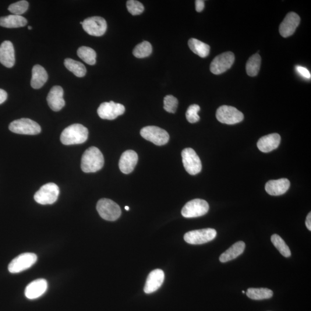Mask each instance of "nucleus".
<instances>
[{"label": "nucleus", "mask_w": 311, "mask_h": 311, "mask_svg": "<svg viewBox=\"0 0 311 311\" xmlns=\"http://www.w3.org/2000/svg\"><path fill=\"white\" fill-rule=\"evenodd\" d=\"M138 155L135 151L128 150L123 153L120 158L119 167L120 170L125 174L132 172L138 162Z\"/></svg>", "instance_id": "19"}, {"label": "nucleus", "mask_w": 311, "mask_h": 311, "mask_svg": "<svg viewBox=\"0 0 311 311\" xmlns=\"http://www.w3.org/2000/svg\"><path fill=\"white\" fill-rule=\"evenodd\" d=\"M98 213L104 220L114 221L121 216V209L114 201L103 199L98 201L97 206Z\"/></svg>", "instance_id": "3"}, {"label": "nucleus", "mask_w": 311, "mask_h": 311, "mask_svg": "<svg viewBox=\"0 0 311 311\" xmlns=\"http://www.w3.org/2000/svg\"><path fill=\"white\" fill-rule=\"evenodd\" d=\"M281 137L280 134L273 133L261 137L258 141L257 147L262 153H268L274 151L280 146Z\"/></svg>", "instance_id": "20"}, {"label": "nucleus", "mask_w": 311, "mask_h": 311, "mask_svg": "<svg viewBox=\"0 0 311 311\" xmlns=\"http://www.w3.org/2000/svg\"><path fill=\"white\" fill-rule=\"evenodd\" d=\"M63 90L61 87H53L48 95L47 101L49 107L54 111H59L64 107L65 102L63 98Z\"/></svg>", "instance_id": "18"}, {"label": "nucleus", "mask_w": 311, "mask_h": 311, "mask_svg": "<svg viewBox=\"0 0 311 311\" xmlns=\"http://www.w3.org/2000/svg\"><path fill=\"white\" fill-rule=\"evenodd\" d=\"M188 45L190 50L201 58H206L209 54V46L197 39L191 38L188 42Z\"/></svg>", "instance_id": "26"}, {"label": "nucleus", "mask_w": 311, "mask_h": 311, "mask_svg": "<svg viewBox=\"0 0 311 311\" xmlns=\"http://www.w3.org/2000/svg\"><path fill=\"white\" fill-rule=\"evenodd\" d=\"M125 210H129V207H127V206L125 207Z\"/></svg>", "instance_id": "41"}, {"label": "nucleus", "mask_w": 311, "mask_h": 311, "mask_svg": "<svg viewBox=\"0 0 311 311\" xmlns=\"http://www.w3.org/2000/svg\"><path fill=\"white\" fill-rule=\"evenodd\" d=\"M29 6V3L25 0L12 3L8 7V10L13 15L21 16L25 13Z\"/></svg>", "instance_id": "33"}, {"label": "nucleus", "mask_w": 311, "mask_h": 311, "mask_svg": "<svg viewBox=\"0 0 311 311\" xmlns=\"http://www.w3.org/2000/svg\"><path fill=\"white\" fill-rule=\"evenodd\" d=\"M209 208L206 201L195 199L189 201L182 208V214L184 217L195 218L206 215Z\"/></svg>", "instance_id": "11"}, {"label": "nucleus", "mask_w": 311, "mask_h": 311, "mask_svg": "<svg viewBox=\"0 0 311 311\" xmlns=\"http://www.w3.org/2000/svg\"><path fill=\"white\" fill-rule=\"evenodd\" d=\"M27 20L22 16L10 15L0 17V26L8 28H19L27 25Z\"/></svg>", "instance_id": "25"}, {"label": "nucleus", "mask_w": 311, "mask_h": 311, "mask_svg": "<svg viewBox=\"0 0 311 311\" xmlns=\"http://www.w3.org/2000/svg\"><path fill=\"white\" fill-rule=\"evenodd\" d=\"M200 110V107L197 104H192L189 106L186 113V116L187 121L191 123H194L199 122L200 119V116L198 113Z\"/></svg>", "instance_id": "34"}, {"label": "nucleus", "mask_w": 311, "mask_h": 311, "mask_svg": "<svg viewBox=\"0 0 311 311\" xmlns=\"http://www.w3.org/2000/svg\"><path fill=\"white\" fill-rule=\"evenodd\" d=\"M104 160L103 154L98 148H88L81 158V167L86 173L96 172L103 168Z\"/></svg>", "instance_id": "1"}, {"label": "nucleus", "mask_w": 311, "mask_h": 311, "mask_svg": "<svg viewBox=\"0 0 311 311\" xmlns=\"http://www.w3.org/2000/svg\"><path fill=\"white\" fill-rule=\"evenodd\" d=\"M296 70L297 72H298L300 76H302L307 79H311V73L309 72V70L305 68V67H303L301 66H296Z\"/></svg>", "instance_id": "37"}, {"label": "nucleus", "mask_w": 311, "mask_h": 311, "mask_svg": "<svg viewBox=\"0 0 311 311\" xmlns=\"http://www.w3.org/2000/svg\"><path fill=\"white\" fill-rule=\"evenodd\" d=\"M153 52V47L149 42L144 41L134 49L133 54L138 58L148 57Z\"/></svg>", "instance_id": "32"}, {"label": "nucleus", "mask_w": 311, "mask_h": 311, "mask_svg": "<svg viewBox=\"0 0 311 311\" xmlns=\"http://www.w3.org/2000/svg\"><path fill=\"white\" fill-rule=\"evenodd\" d=\"M184 167L189 174L195 175L201 171L202 163L199 156L192 148H186L182 153Z\"/></svg>", "instance_id": "10"}, {"label": "nucleus", "mask_w": 311, "mask_h": 311, "mask_svg": "<svg viewBox=\"0 0 311 311\" xmlns=\"http://www.w3.org/2000/svg\"><path fill=\"white\" fill-rule=\"evenodd\" d=\"M9 129L13 133L26 135H37L41 132L40 125L28 118L15 120L10 123Z\"/></svg>", "instance_id": "5"}, {"label": "nucleus", "mask_w": 311, "mask_h": 311, "mask_svg": "<svg viewBox=\"0 0 311 311\" xmlns=\"http://www.w3.org/2000/svg\"><path fill=\"white\" fill-rule=\"evenodd\" d=\"M205 2L203 0H197L196 1V9L197 12H202L204 9Z\"/></svg>", "instance_id": "38"}, {"label": "nucleus", "mask_w": 311, "mask_h": 311, "mask_svg": "<svg viewBox=\"0 0 311 311\" xmlns=\"http://www.w3.org/2000/svg\"><path fill=\"white\" fill-rule=\"evenodd\" d=\"M88 130L82 125L76 123L67 127L61 134V143L65 146L83 144L87 140Z\"/></svg>", "instance_id": "2"}, {"label": "nucleus", "mask_w": 311, "mask_h": 311, "mask_svg": "<svg viewBox=\"0 0 311 311\" xmlns=\"http://www.w3.org/2000/svg\"><path fill=\"white\" fill-rule=\"evenodd\" d=\"M48 79L47 70L40 65H36L32 70L31 86L34 89H40L44 86Z\"/></svg>", "instance_id": "23"}, {"label": "nucleus", "mask_w": 311, "mask_h": 311, "mask_svg": "<svg viewBox=\"0 0 311 311\" xmlns=\"http://www.w3.org/2000/svg\"><path fill=\"white\" fill-rule=\"evenodd\" d=\"M306 225L307 228H308L309 231H311V213H310L307 215L306 221Z\"/></svg>", "instance_id": "40"}, {"label": "nucleus", "mask_w": 311, "mask_h": 311, "mask_svg": "<svg viewBox=\"0 0 311 311\" xmlns=\"http://www.w3.org/2000/svg\"><path fill=\"white\" fill-rule=\"evenodd\" d=\"M48 286V282L44 279H38L31 282L25 290L26 298L31 300L40 298L47 291Z\"/></svg>", "instance_id": "21"}, {"label": "nucleus", "mask_w": 311, "mask_h": 311, "mask_svg": "<svg viewBox=\"0 0 311 311\" xmlns=\"http://www.w3.org/2000/svg\"><path fill=\"white\" fill-rule=\"evenodd\" d=\"M260 64L261 57L259 54L251 56L246 63L247 75L251 77L256 76L259 73Z\"/></svg>", "instance_id": "30"}, {"label": "nucleus", "mask_w": 311, "mask_h": 311, "mask_svg": "<svg viewBox=\"0 0 311 311\" xmlns=\"http://www.w3.org/2000/svg\"><path fill=\"white\" fill-rule=\"evenodd\" d=\"M59 194V187L54 183H49L42 186L35 194L34 200L41 205H52L58 200Z\"/></svg>", "instance_id": "4"}, {"label": "nucleus", "mask_w": 311, "mask_h": 311, "mask_svg": "<svg viewBox=\"0 0 311 311\" xmlns=\"http://www.w3.org/2000/svg\"><path fill=\"white\" fill-rule=\"evenodd\" d=\"M77 55L88 65H94L96 63L97 53L92 48L86 47H80L78 49Z\"/></svg>", "instance_id": "29"}, {"label": "nucleus", "mask_w": 311, "mask_h": 311, "mask_svg": "<svg viewBox=\"0 0 311 311\" xmlns=\"http://www.w3.org/2000/svg\"><path fill=\"white\" fill-rule=\"evenodd\" d=\"M8 95L6 92L3 90L0 89V104L3 103L6 100Z\"/></svg>", "instance_id": "39"}, {"label": "nucleus", "mask_w": 311, "mask_h": 311, "mask_svg": "<svg viewBox=\"0 0 311 311\" xmlns=\"http://www.w3.org/2000/svg\"><path fill=\"white\" fill-rule=\"evenodd\" d=\"M235 58V55L232 52H225L215 56L210 64L211 72L214 75L224 73L231 68Z\"/></svg>", "instance_id": "13"}, {"label": "nucleus", "mask_w": 311, "mask_h": 311, "mask_svg": "<svg viewBox=\"0 0 311 311\" xmlns=\"http://www.w3.org/2000/svg\"><path fill=\"white\" fill-rule=\"evenodd\" d=\"M246 294L251 299L261 300L270 299L273 296V292L267 288H249Z\"/></svg>", "instance_id": "28"}, {"label": "nucleus", "mask_w": 311, "mask_h": 311, "mask_svg": "<svg viewBox=\"0 0 311 311\" xmlns=\"http://www.w3.org/2000/svg\"><path fill=\"white\" fill-rule=\"evenodd\" d=\"M37 256L34 253H23L13 259L9 264L8 270L11 273H19L27 270L36 263Z\"/></svg>", "instance_id": "9"}, {"label": "nucleus", "mask_w": 311, "mask_h": 311, "mask_svg": "<svg viewBox=\"0 0 311 311\" xmlns=\"http://www.w3.org/2000/svg\"><path fill=\"white\" fill-rule=\"evenodd\" d=\"M216 118L222 123L234 125L243 121L244 115L235 107L224 105L217 109Z\"/></svg>", "instance_id": "7"}, {"label": "nucleus", "mask_w": 311, "mask_h": 311, "mask_svg": "<svg viewBox=\"0 0 311 311\" xmlns=\"http://www.w3.org/2000/svg\"><path fill=\"white\" fill-rule=\"evenodd\" d=\"M140 134L144 139L158 146H164L168 142L169 139L167 131L157 126L144 127L141 130Z\"/></svg>", "instance_id": "6"}, {"label": "nucleus", "mask_w": 311, "mask_h": 311, "mask_svg": "<svg viewBox=\"0 0 311 311\" xmlns=\"http://www.w3.org/2000/svg\"><path fill=\"white\" fill-rule=\"evenodd\" d=\"M242 293H245V291H242Z\"/></svg>", "instance_id": "43"}, {"label": "nucleus", "mask_w": 311, "mask_h": 311, "mask_svg": "<svg viewBox=\"0 0 311 311\" xmlns=\"http://www.w3.org/2000/svg\"><path fill=\"white\" fill-rule=\"evenodd\" d=\"M64 65L67 69L78 77H83L86 75L87 69L82 63L71 58H66L64 61Z\"/></svg>", "instance_id": "27"}, {"label": "nucleus", "mask_w": 311, "mask_h": 311, "mask_svg": "<svg viewBox=\"0 0 311 311\" xmlns=\"http://www.w3.org/2000/svg\"><path fill=\"white\" fill-rule=\"evenodd\" d=\"M82 26L87 34L95 37L104 35L107 28L105 20L100 16L88 17L83 21Z\"/></svg>", "instance_id": "12"}, {"label": "nucleus", "mask_w": 311, "mask_h": 311, "mask_svg": "<svg viewBox=\"0 0 311 311\" xmlns=\"http://www.w3.org/2000/svg\"><path fill=\"white\" fill-rule=\"evenodd\" d=\"M271 241L281 255L286 258L291 256V252L289 247L285 243L284 240L282 239L280 236L277 234H274L271 237Z\"/></svg>", "instance_id": "31"}, {"label": "nucleus", "mask_w": 311, "mask_h": 311, "mask_svg": "<svg viewBox=\"0 0 311 311\" xmlns=\"http://www.w3.org/2000/svg\"><path fill=\"white\" fill-rule=\"evenodd\" d=\"M125 106L114 102H104L98 109V114L104 119L113 120L124 114Z\"/></svg>", "instance_id": "14"}, {"label": "nucleus", "mask_w": 311, "mask_h": 311, "mask_svg": "<svg viewBox=\"0 0 311 311\" xmlns=\"http://www.w3.org/2000/svg\"><path fill=\"white\" fill-rule=\"evenodd\" d=\"M127 9L132 15H139L144 10V6L143 3L135 0H129L126 3Z\"/></svg>", "instance_id": "36"}, {"label": "nucleus", "mask_w": 311, "mask_h": 311, "mask_svg": "<svg viewBox=\"0 0 311 311\" xmlns=\"http://www.w3.org/2000/svg\"><path fill=\"white\" fill-rule=\"evenodd\" d=\"M245 243L242 241L233 244L230 248L221 254L220 257V261L222 263H225L236 259V258L243 254L245 250Z\"/></svg>", "instance_id": "24"}, {"label": "nucleus", "mask_w": 311, "mask_h": 311, "mask_svg": "<svg viewBox=\"0 0 311 311\" xmlns=\"http://www.w3.org/2000/svg\"><path fill=\"white\" fill-rule=\"evenodd\" d=\"M300 23V17L295 12H289L280 24V33L282 37L288 38L291 36Z\"/></svg>", "instance_id": "15"}, {"label": "nucleus", "mask_w": 311, "mask_h": 311, "mask_svg": "<svg viewBox=\"0 0 311 311\" xmlns=\"http://www.w3.org/2000/svg\"><path fill=\"white\" fill-rule=\"evenodd\" d=\"M178 101L172 95H167L164 99V109L168 112L175 113L177 109Z\"/></svg>", "instance_id": "35"}, {"label": "nucleus", "mask_w": 311, "mask_h": 311, "mask_svg": "<svg viewBox=\"0 0 311 311\" xmlns=\"http://www.w3.org/2000/svg\"><path fill=\"white\" fill-rule=\"evenodd\" d=\"M28 30H31L32 29V27L31 26H28Z\"/></svg>", "instance_id": "42"}, {"label": "nucleus", "mask_w": 311, "mask_h": 311, "mask_svg": "<svg viewBox=\"0 0 311 311\" xmlns=\"http://www.w3.org/2000/svg\"><path fill=\"white\" fill-rule=\"evenodd\" d=\"M0 63L8 68L15 65V49L11 42L5 41L0 46Z\"/></svg>", "instance_id": "16"}, {"label": "nucleus", "mask_w": 311, "mask_h": 311, "mask_svg": "<svg viewBox=\"0 0 311 311\" xmlns=\"http://www.w3.org/2000/svg\"><path fill=\"white\" fill-rule=\"evenodd\" d=\"M216 236L215 229L207 228L188 232L184 236V239L190 245H203L211 241Z\"/></svg>", "instance_id": "8"}, {"label": "nucleus", "mask_w": 311, "mask_h": 311, "mask_svg": "<svg viewBox=\"0 0 311 311\" xmlns=\"http://www.w3.org/2000/svg\"><path fill=\"white\" fill-rule=\"evenodd\" d=\"M290 185H291V183L288 179L272 180L267 182L265 186V190L271 196H278L287 192Z\"/></svg>", "instance_id": "22"}, {"label": "nucleus", "mask_w": 311, "mask_h": 311, "mask_svg": "<svg viewBox=\"0 0 311 311\" xmlns=\"http://www.w3.org/2000/svg\"><path fill=\"white\" fill-rule=\"evenodd\" d=\"M164 278V271L162 270L156 269L151 271L144 286L145 293L150 294L156 291L163 283Z\"/></svg>", "instance_id": "17"}]
</instances>
